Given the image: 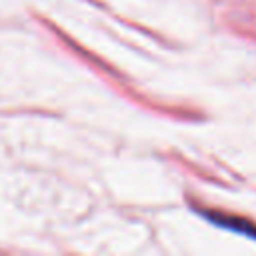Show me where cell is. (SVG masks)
<instances>
[{"mask_svg":"<svg viewBox=\"0 0 256 256\" xmlns=\"http://www.w3.org/2000/svg\"><path fill=\"white\" fill-rule=\"evenodd\" d=\"M210 218H212L214 222H228V224H220V226H228V228L232 226V222H236L234 218H226V220H224V218H222L220 214H210ZM240 224H244V226H236V224H234V230H238V228H240V232H244V234H254V236H256V230H254V228L250 226V222L242 220Z\"/></svg>","mask_w":256,"mask_h":256,"instance_id":"6da1fadb","label":"cell"}]
</instances>
